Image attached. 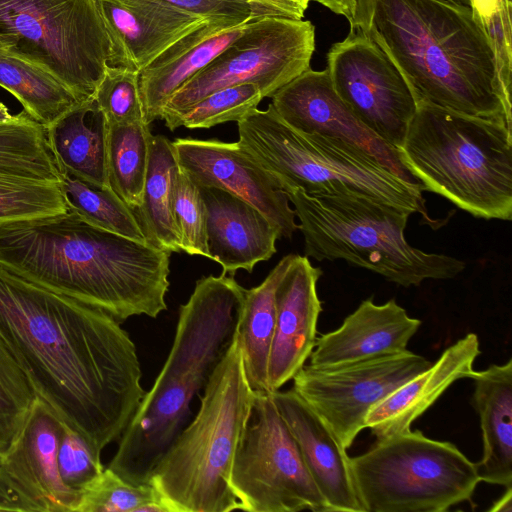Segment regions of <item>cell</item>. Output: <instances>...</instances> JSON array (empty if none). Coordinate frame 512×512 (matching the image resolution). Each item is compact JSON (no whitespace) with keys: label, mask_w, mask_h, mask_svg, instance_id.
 I'll list each match as a JSON object with an SVG mask.
<instances>
[{"label":"cell","mask_w":512,"mask_h":512,"mask_svg":"<svg viewBox=\"0 0 512 512\" xmlns=\"http://www.w3.org/2000/svg\"><path fill=\"white\" fill-rule=\"evenodd\" d=\"M315 26L309 20L259 17L205 68L175 92L160 119L171 130L176 118L215 90L244 83L258 86L263 98L310 68Z\"/></svg>","instance_id":"8fae6325"},{"label":"cell","mask_w":512,"mask_h":512,"mask_svg":"<svg viewBox=\"0 0 512 512\" xmlns=\"http://www.w3.org/2000/svg\"><path fill=\"white\" fill-rule=\"evenodd\" d=\"M172 145L181 169L198 186L225 190L263 213L292 238L298 229L289 199L274 176L237 142L218 139L176 138Z\"/></svg>","instance_id":"9a60e30c"},{"label":"cell","mask_w":512,"mask_h":512,"mask_svg":"<svg viewBox=\"0 0 512 512\" xmlns=\"http://www.w3.org/2000/svg\"><path fill=\"white\" fill-rule=\"evenodd\" d=\"M0 178L60 184L46 129L25 110L0 121Z\"/></svg>","instance_id":"f546056e"},{"label":"cell","mask_w":512,"mask_h":512,"mask_svg":"<svg viewBox=\"0 0 512 512\" xmlns=\"http://www.w3.org/2000/svg\"><path fill=\"white\" fill-rule=\"evenodd\" d=\"M350 29L390 58L417 101L512 128L511 91L470 6L441 0H357Z\"/></svg>","instance_id":"3957f363"},{"label":"cell","mask_w":512,"mask_h":512,"mask_svg":"<svg viewBox=\"0 0 512 512\" xmlns=\"http://www.w3.org/2000/svg\"><path fill=\"white\" fill-rule=\"evenodd\" d=\"M64 423L35 397L9 447L0 454L2 472L31 500L38 512H76L81 493L61 479L58 452Z\"/></svg>","instance_id":"e0dca14e"},{"label":"cell","mask_w":512,"mask_h":512,"mask_svg":"<svg viewBox=\"0 0 512 512\" xmlns=\"http://www.w3.org/2000/svg\"><path fill=\"white\" fill-rule=\"evenodd\" d=\"M250 20L241 24L206 21L143 68L138 84L145 122L150 125L160 119L170 97L236 40Z\"/></svg>","instance_id":"cb8c5ba5"},{"label":"cell","mask_w":512,"mask_h":512,"mask_svg":"<svg viewBox=\"0 0 512 512\" xmlns=\"http://www.w3.org/2000/svg\"><path fill=\"white\" fill-rule=\"evenodd\" d=\"M256 17L303 19L309 0H246Z\"/></svg>","instance_id":"b9f144b4"},{"label":"cell","mask_w":512,"mask_h":512,"mask_svg":"<svg viewBox=\"0 0 512 512\" xmlns=\"http://www.w3.org/2000/svg\"><path fill=\"white\" fill-rule=\"evenodd\" d=\"M350 464L365 512H445L471 502L480 482L476 464L453 443L420 430L376 441Z\"/></svg>","instance_id":"9c48e42d"},{"label":"cell","mask_w":512,"mask_h":512,"mask_svg":"<svg viewBox=\"0 0 512 512\" xmlns=\"http://www.w3.org/2000/svg\"><path fill=\"white\" fill-rule=\"evenodd\" d=\"M76 512H172L151 483L132 484L109 468L81 493Z\"/></svg>","instance_id":"d6a6232c"},{"label":"cell","mask_w":512,"mask_h":512,"mask_svg":"<svg viewBox=\"0 0 512 512\" xmlns=\"http://www.w3.org/2000/svg\"><path fill=\"white\" fill-rule=\"evenodd\" d=\"M0 49L42 66L80 102L112 59L95 0H0Z\"/></svg>","instance_id":"30bf717a"},{"label":"cell","mask_w":512,"mask_h":512,"mask_svg":"<svg viewBox=\"0 0 512 512\" xmlns=\"http://www.w3.org/2000/svg\"><path fill=\"white\" fill-rule=\"evenodd\" d=\"M424 191L477 218L512 219V128L424 101L398 148Z\"/></svg>","instance_id":"5b68a950"},{"label":"cell","mask_w":512,"mask_h":512,"mask_svg":"<svg viewBox=\"0 0 512 512\" xmlns=\"http://www.w3.org/2000/svg\"><path fill=\"white\" fill-rule=\"evenodd\" d=\"M230 484L249 512H328L270 392H254Z\"/></svg>","instance_id":"7c38bea8"},{"label":"cell","mask_w":512,"mask_h":512,"mask_svg":"<svg viewBox=\"0 0 512 512\" xmlns=\"http://www.w3.org/2000/svg\"><path fill=\"white\" fill-rule=\"evenodd\" d=\"M270 393L328 512H365L354 484L350 457L330 428L293 388Z\"/></svg>","instance_id":"ffe728a7"},{"label":"cell","mask_w":512,"mask_h":512,"mask_svg":"<svg viewBox=\"0 0 512 512\" xmlns=\"http://www.w3.org/2000/svg\"><path fill=\"white\" fill-rule=\"evenodd\" d=\"M242 147L276 179L308 195H364L429 220L423 188L404 181L364 150L288 125L270 103L237 121Z\"/></svg>","instance_id":"ba28073f"},{"label":"cell","mask_w":512,"mask_h":512,"mask_svg":"<svg viewBox=\"0 0 512 512\" xmlns=\"http://www.w3.org/2000/svg\"><path fill=\"white\" fill-rule=\"evenodd\" d=\"M60 187L69 209L87 222L119 235L149 242L135 212L110 187H97L60 172Z\"/></svg>","instance_id":"1f68e13d"},{"label":"cell","mask_w":512,"mask_h":512,"mask_svg":"<svg viewBox=\"0 0 512 512\" xmlns=\"http://www.w3.org/2000/svg\"><path fill=\"white\" fill-rule=\"evenodd\" d=\"M58 467L64 484L80 493L104 470L101 454L66 424L59 446Z\"/></svg>","instance_id":"ab89813d"},{"label":"cell","mask_w":512,"mask_h":512,"mask_svg":"<svg viewBox=\"0 0 512 512\" xmlns=\"http://www.w3.org/2000/svg\"><path fill=\"white\" fill-rule=\"evenodd\" d=\"M471 8L492 44L501 80L511 91L512 0H471Z\"/></svg>","instance_id":"f35d334b"},{"label":"cell","mask_w":512,"mask_h":512,"mask_svg":"<svg viewBox=\"0 0 512 512\" xmlns=\"http://www.w3.org/2000/svg\"><path fill=\"white\" fill-rule=\"evenodd\" d=\"M294 206L306 257L346 262L403 287L456 277L465 262L428 253L405 238L410 211L364 195H308L281 187Z\"/></svg>","instance_id":"52a82bcc"},{"label":"cell","mask_w":512,"mask_h":512,"mask_svg":"<svg viewBox=\"0 0 512 512\" xmlns=\"http://www.w3.org/2000/svg\"><path fill=\"white\" fill-rule=\"evenodd\" d=\"M432 362L409 351L347 364L304 365L293 389L348 449L371 409Z\"/></svg>","instance_id":"4fadbf2b"},{"label":"cell","mask_w":512,"mask_h":512,"mask_svg":"<svg viewBox=\"0 0 512 512\" xmlns=\"http://www.w3.org/2000/svg\"><path fill=\"white\" fill-rule=\"evenodd\" d=\"M244 292L233 275L197 280L179 309L167 359L107 468L132 484L151 483L160 458L187 424L192 400L237 334Z\"/></svg>","instance_id":"277c9868"},{"label":"cell","mask_w":512,"mask_h":512,"mask_svg":"<svg viewBox=\"0 0 512 512\" xmlns=\"http://www.w3.org/2000/svg\"><path fill=\"white\" fill-rule=\"evenodd\" d=\"M138 77L139 72L124 67H106L93 98L108 126L145 121Z\"/></svg>","instance_id":"8d00e7d4"},{"label":"cell","mask_w":512,"mask_h":512,"mask_svg":"<svg viewBox=\"0 0 512 512\" xmlns=\"http://www.w3.org/2000/svg\"><path fill=\"white\" fill-rule=\"evenodd\" d=\"M445 2H450L454 4L464 5V6H470L471 7V0H441Z\"/></svg>","instance_id":"7dc6e473"},{"label":"cell","mask_w":512,"mask_h":512,"mask_svg":"<svg viewBox=\"0 0 512 512\" xmlns=\"http://www.w3.org/2000/svg\"><path fill=\"white\" fill-rule=\"evenodd\" d=\"M68 210L60 184L0 178V224Z\"/></svg>","instance_id":"e575fe53"},{"label":"cell","mask_w":512,"mask_h":512,"mask_svg":"<svg viewBox=\"0 0 512 512\" xmlns=\"http://www.w3.org/2000/svg\"><path fill=\"white\" fill-rule=\"evenodd\" d=\"M471 403L479 415L483 456L480 482L512 487V360L475 371Z\"/></svg>","instance_id":"d4e9b609"},{"label":"cell","mask_w":512,"mask_h":512,"mask_svg":"<svg viewBox=\"0 0 512 512\" xmlns=\"http://www.w3.org/2000/svg\"><path fill=\"white\" fill-rule=\"evenodd\" d=\"M178 170L172 141L152 134L142 202L134 212L147 240L169 253L181 251L174 216Z\"/></svg>","instance_id":"4316f807"},{"label":"cell","mask_w":512,"mask_h":512,"mask_svg":"<svg viewBox=\"0 0 512 512\" xmlns=\"http://www.w3.org/2000/svg\"><path fill=\"white\" fill-rule=\"evenodd\" d=\"M328 8L337 15L344 16L351 24L354 19L357 0H309Z\"/></svg>","instance_id":"ee69618b"},{"label":"cell","mask_w":512,"mask_h":512,"mask_svg":"<svg viewBox=\"0 0 512 512\" xmlns=\"http://www.w3.org/2000/svg\"><path fill=\"white\" fill-rule=\"evenodd\" d=\"M198 187L207 212L209 259L222 266V273H251L257 263L277 252L280 231L256 207L220 188Z\"/></svg>","instance_id":"44dd1931"},{"label":"cell","mask_w":512,"mask_h":512,"mask_svg":"<svg viewBox=\"0 0 512 512\" xmlns=\"http://www.w3.org/2000/svg\"><path fill=\"white\" fill-rule=\"evenodd\" d=\"M292 254L284 256L258 286L245 289L238 342L254 392H268V362L276 323L275 290Z\"/></svg>","instance_id":"83f0119b"},{"label":"cell","mask_w":512,"mask_h":512,"mask_svg":"<svg viewBox=\"0 0 512 512\" xmlns=\"http://www.w3.org/2000/svg\"><path fill=\"white\" fill-rule=\"evenodd\" d=\"M326 70L334 90L358 119L398 150L417 102L386 53L364 33L350 29L329 49Z\"/></svg>","instance_id":"5bb4252c"},{"label":"cell","mask_w":512,"mask_h":512,"mask_svg":"<svg viewBox=\"0 0 512 512\" xmlns=\"http://www.w3.org/2000/svg\"><path fill=\"white\" fill-rule=\"evenodd\" d=\"M262 99L260 89L253 83L215 90L179 115L171 131L181 126L189 129L210 128L225 122H237L257 109Z\"/></svg>","instance_id":"836d02e7"},{"label":"cell","mask_w":512,"mask_h":512,"mask_svg":"<svg viewBox=\"0 0 512 512\" xmlns=\"http://www.w3.org/2000/svg\"><path fill=\"white\" fill-rule=\"evenodd\" d=\"M253 397L236 334L203 389L196 416L153 470L151 484L172 512L241 510L230 474Z\"/></svg>","instance_id":"8992f818"},{"label":"cell","mask_w":512,"mask_h":512,"mask_svg":"<svg viewBox=\"0 0 512 512\" xmlns=\"http://www.w3.org/2000/svg\"><path fill=\"white\" fill-rule=\"evenodd\" d=\"M322 275L306 256L292 254L276 290V323L268 362V392L280 390L305 365L315 346Z\"/></svg>","instance_id":"ac0fdd59"},{"label":"cell","mask_w":512,"mask_h":512,"mask_svg":"<svg viewBox=\"0 0 512 512\" xmlns=\"http://www.w3.org/2000/svg\"><path fill=\"white\" fill-rule=\"evenodd\" d=\"M174 216L181 251L209 258L205 203L198 185L180 166L175 183Z\"/></svg>","instance_id":"74e56055"},{"label":"cell","mask_w":512,"mask_h":512,"mask_svg":"<svg viewBox=\"0 0 512 512\" xmlns=\"http://www.w3.org/2000/svg\"><path fill=\"white\" fill-rule=\"evenodd\" d=\"M420 325L395 299L380 305L366 299L339 328L316 339L309 365L335 366L404 352Z\"/></svg>","instance_id":"7402d4cb"},{"label":"cell","mask_w":512,"mask_h":512,"mask_svg":"<svg viewBox=\"0 0 512 512\" xmlns=\"http://www.w3.org/2000/svg\"><path fill=\"white\" fill-rule=\"evenodd\" d=\"M207 20L241 24L256 17L246 0H160Z\"/></svg>","instance_id":"60d3db41"},{"label":"cell","mask_w":512,"mask_h":512,"mask_svg":"<svg viewBox=\"0 0 512 512\" xmlns=\"http://www.w3.org/2000/svg\"><path fill=\"white\" fill-rule=\"evenodd\" d=\"M0 337L35 396L97 453L119 440L145 394L120 322L0 266Z\"/></svg>","instance_id":"6da1fadb"},{"label":"cell","mask_w":512,"mask_h":512,"mask_svg":"<svg viewBox=\"0 0 512 512\" xmlns=\"http://www.w3.org/2000/svg\"><path fill=\"white\" fill-rule=\"evenodd\" d=\"M169 252L64 213L0 224V266L118 322L167 309Z\"/></svg>","instance_id":"7a4b0ae2"},{"label":"cell","mask_w":512,"mask_h":512,"mask_svg":"<svg viewBox=\"0 0 512 512\" xmlns=\"http://www.w3.org/2000/svg\"><path fill=\"white\" fill-rule=\"evenodd\" d=\"M108 125L94 98L79 102L46 128L59 172L97 187H109L106 168Z\"/></svg>","instance_id":"484cf974"},{"label":"cell","mask_w":512,"mask_h":512,"mask_svg":"<svg viewBox=\"0 0 512 512\" xmlns=\"http://www.w3.org/2000/svg\"><path fill=\"white\" fill-rule=\"evenodd\" d=\"M145 121L108 126L106 168L109 187L133 211L141 205L152 133Z\"/></svg>","instance_id":"4dcf8cb0"},{"label":"cell","mask_w":512,"mask_h":512,"mask_svg":"<svg viewBox=\"0 0 512 512\" xmlns=\"http://www.w3.org/2000/svg\"><path fill=\"white\" fill-rule=\"evenodd\" d=\"M480 353L476 334L468 333L460 338L427 369L374 406L366 416V428L377 441L409 431L412 423L454 382L472 377L474 362Z\"/></svg>","instance_id":"603a6c76"},{"label":"cell","mask_w":512,"mask_h":512,"mask_svg":"<svg viewBox=\"0 0 512 512\" xmlns=\"http://www.w3.org/2000/svg\"><path fill=\"white\" fill-rule=\"evenodd\" d=\"M490 512H512V487L506 488L504 494L488 509Z\"/></svg>","instance_id":"f6af8a7d"},{"label":"cell","mask_w":512,"mask_h":512,"mask_svg":"<svg viewBox=\"0 0 512 512\" xmlns=\"http://www.w3.org/2000/svg\"><path fill=\"white\" fill-rule=\"evenodd\" d=\"M271 99L280 118L294 129L354 145L404 181L422 187L402 162L398 150L369 130L338 96L326 69L316 71L310 67Z\"/></svg>","instance_id":"2e32d148"},{"label":"cell","mask_w":512,"mask_h":512,"mask_svg":"<svg viewBox=\"0 0 512 512\" xmlns=\"http://www.w3.org/2000/svg\"><path fill=\"white\" fill-rule=\"evenodd\" d=\"M0 86L13 94L24 110L45 129L80 101L42 66L0 49Z\"/></svg>","instance_id":"f1b7e54d"},{"label":"cell","mask_w":512,"mask_h":512,"mask_svg":"<svg viewBox=\"0 0 512 512\" xmlns=\"http://www.w3.org/2000/svg\"><path fill=\"white\" fill-rule=\"evenodd\" d=\"M95 2L112 42L109 65L135 72H140L174 42L209 21L160 0Z\"/></svg>","instance_id":"d6986e66"},{"label":"cell","mask_w":512,"mask_h":512,"mask_svg":"<svg viewBox=\"0 0 512 512\" xmlns=\"http://www.w3.org/2000/svg\"><path fill=\"white\" fill-rule=\"evenodd\" d=\"M38 512L35 504L0 469V512Z\"/></svg>","instance_id":"7bdbcfd3"},{"label":"cell","mask_w":512,"mask_h":512,"mask_svg":"<svg viewBox=\"0 0 512 512\" xmlns=\"http://www.w3.org/2000/svg\"><path fill=\"white\" fill-rule=\"evenodd\" d=\"M11 117L12 115L9 113L7 107L0 102V121L7 120Z\"/></svg>","instance_id":"bcb514c9"},{"label":"cell","mask_w":512,"mask_h":512,"mask_svg":"<svg viewBox=\"0 0 512 512\" xmlns=\"http://www.w3.org/2000/svg\"><path fill=\"white\" fill-rule=\"evenodd\" d=\"M35 397L25 373L0 337V454L20 431Z\"/></svg>","instance_id":"d590c367"}]
</instances>
